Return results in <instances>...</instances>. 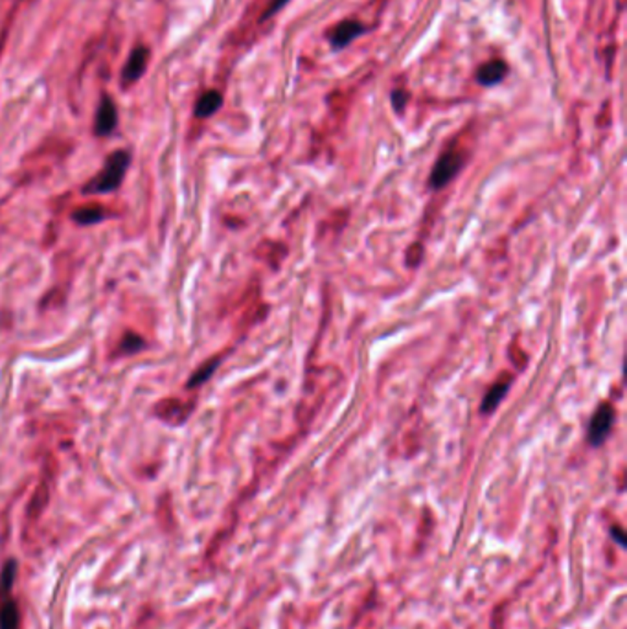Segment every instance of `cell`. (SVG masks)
Wrapping results in <instances>:
<instances>
[{
    "instance_id": "6da1fadb",
    "label": "cell",
    "mask_w": 627,
    "mask_h": 629,
    "mask_svg": "<svg viewBox=\"0 0 627 629\" xmlns=\"http://www.w3.org/2000/svg\"><path fill=\"white\" fill-rule=\"evenodd\" d=\"M131 157L127 151H114L104 169L85 186V194H111L118 188L125 177V171L129 168Z\"/></svg>"
},
{
    "instance_id": "7a4b0ae2",
    "label": "cell",
    "mask_w": 627,
    "mask_h": 629,
    "mask_svg": "<svg viewBox=\"0 0 627 629\" xmlns=\"http://www.w3.org/2000/svg\"><path fill=\"white\" fill-rule=\"evenodd\" d=\"M462 166H464V155L462 153L447 151L445 155H442L438 162L435 164L432 171H430V186L432 188H444L451 178H455V175L458 174Z\"/></svg>"
},
{
    "instance_id": "3957f363",
    "label": "cell",
    "mask_w": 627,
    "mask_h": 629,
    "mask_svg": "<svg viewBox=\"0 0 627 629\" xmlns=\"http://www.w3.org/2000/svg\"><path fill=\"white\" fill-rule=\"evenodd\" d=\"M612 420H614V411H612L611 405H602L594 412L593 420H591V427H589V440L593 446H600L605 438L609 436L611 431Z\"/></svg>"
},
{
    "instance_id": "277c9868",
    "label": "cell",
    "mask_w": 627,
    "mask_h": 629,
    "mask_svg": "<svg viewBox=\"0 0 627 629\" xmlns=\"http://www.w3.org/2000/svg\"><path fill=\"white\" fill-rule=\"evenodd\" d=\"M148 57L149 52L146 46H136V48L131 52L127 63L124 66V72H122V83L131 85L134 81H139L140 78L146 72V66H148Z\"/></svg>"
},
{
    "instance_id": "5b68a950",
    "label": "cell",
    "mask_w": 627,
    "mask_h": 629,
    "mask_svg": "<svg viewBox=\"0 0 627 629\" xmlns=\"http://www.w3.org/2000/svg\"><path fill=\"white\" fill-rule=\"evenodd\" d=\"M118 124V113H116V107H114L113 99L105 96L101 99V104L98 107V113H96L94 120V133L98 136H107L114 131Z\"/></svg>"
},
{
    "instance_id": "8992f818",
    "label": "cell",
    "mask_w": 627,
    "mask_h": 629,
    "mask_svg": "<svg viewBox=\"0 0 627 629\" xmlns=\"http://www.w3.org/2000/svg\"><path fill=\"white\" fill-rule=\"evenodd\" d=\"M365 31V26L357 20H344L341 24L335 26V30L331 31L330 43L333 48H344L351 43V41L359 37V35Z\"/></svg>"
},
{
    "instance_id": "52a82bcc",
    "label": "cell",
    "mask_w": 627,
    "mask_h": 629,
    "mask_svg": "<svg viewBox=\"0 0 627 629\" xmlns=\"http://www.w3.org/2000/svg\"><path fill=\"white\" fill-rule=\"evenodd\" d=\"M506 74H508V66H506V63L500 59H493L480 66L477 78H479V83L489 87V85L500 83V81L506 78Z\"/></svg>"
},
{
    "instance_id": "ba28073f",
    "label": "cell",
    "mask_w": 627,
    "mask_h": 629,
    "mask_svg": "<svg viewBox=\"0 0 627 629\" xmlns=\"http://www.w3.org/2000/svg\"><path fill=\"white\" fill-rule=\"evenodd\" d=\"M223 105V96L219 94L218 90H208L204 92L201 98H199L197 105H195V116L197 118H208L212 116L213 113H218Z\"/></svg>"
},
{
    "instance_id": "9c48e42d",
    "label": "cell",
    "mask_w": 627,
    "mask_h": 629,
    "mask_svg": "<svg viewBox=\"0 0 627 629\" xmlns=\"http://www.w3.org/2000/svg\"><path fill=\"white\" fill-rule=\"evenodd\" d=\"M508 388H509L508 379H504V381L497 383V385H493V387L489 388V392L484 397V403H482V412H484V414L493 412L495 409H497V405L502 402V397L506 396Z\"/></svg>"
},
{
    "instance_id": "30bf717a",
    "label": "cell",
    "mask_w": 627,
    "mask_h": 629,
    "mask_svg": "<svg viewBox=\"0 0 627 629\" xmlns=\"http://www.w3.org/2000/svg\"><path fill=\"white\" fill-rule=\"evenodd\" d=\"M0 629H19V607L13 600L0 605Z\"/></svg>"
},
{
    "instance_id": "8fae6325",
    "label": "cell",
    "mask_w": 627,
    "mask_h": 629,
    "mask_svg": "<svg viewBox=\"0 0 627 629\" xmlns=\"http://www.w3.org/2000/svg\"><path fill=\"white\" fill-rule=\"evenodd\" d=\"M105 218V210L99 206H85L74 212V221L79 225H94Z\"/></svg>"
},
{
    "instance_id": "7c38bea8",
    "label": "cell",
    "mask_w": 627,
    "mask_h": 629,
    "mask_svg": "<svg viewBox=\"0 0 627 629\" xmlns=\"http://www.w3.org/2000/svg\"><path fill=\"white\" fill-rule=\"evenodd\" d=\"M219 362H221V359H213V361H210V362H204L203 367L199 368V370L193 372V376L190 377V381H188V388H195V387H199V385L206 383L208 379L212 377L213 372H216V368L219 367Z\"/></svg>"
},
{
    "instance_id": "4fadbf2b",
    "label": "cell",
    "mask_w": 627,
    "mask_h": 629,
    "mask_svg": "<svg viewBox=\"0 0 627 629\" xmlns=\"http://www.w3.org/2000/svg\"><path fill=\"white\" fill-rule=\"evenodd\" d=\"M15 572H17L15 561H8L4 569H2V576H0V593H4L6 595V593L11 589L13 580H15Z\"/></svg>"
},
{
    "instance_id": "5bb4252c",
    "label": "cell",
    "mask_w": 627,
    "mask_h": 629,
    "mask_svg": "<svg viewBox=\"0 0 627 629\" xmlns=\"http://www.w3.org/2000/svg\"><path fill=\"white\" fill-rule=\"evenodd\" d=\"M122 348H124V352L127 353H133V352H139L140 348H143V341L139 337V335H134V333H127L122 341Z\"/></svg>"
},
{
    "instance_id": "9a60e30c",
    "label": "cell",
    "mask_w": 627,
    "mask_h": 629,
    "mask_svg": "<svg viewBox=\"0 0 627 629\" xmlns=\"http://www.w3.org/2000/svg\"><path fill=\"white\" fill-rule=\"evenodd\" d=\"M407 99H409V94H407L405 90H394L392 92V105L395 107V111H401L405 107Z\"/></svg>"
},
{
    "instance_id": "2e32d148",
    "label": "cell",
    "mask_w": 627,
    "mask_h": 629,
    "mask_svg": "<svg viewBox=\"0 0 627 629\" xmlns=\"http://www.w3.org/2000/svg\"><path fill=\"white\" fill-rule=\"evenodd\" d=\"M287 2H289V0H274V2H272V4L269 6V10L265 11V15H263V20L269 19V17H271L272 13H274V11L280 10V8H282V6H286Z\"/></svg>"
}]
</instances>
